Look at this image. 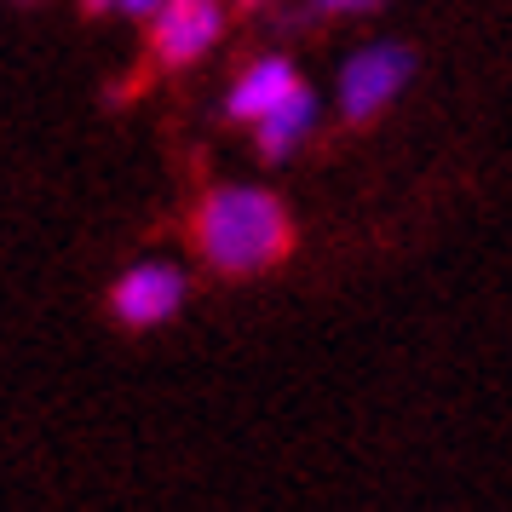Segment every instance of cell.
<instances>
[{"label": "cell", "mask_w": 512, "mask_h": 512, "mask_svg": "<svg viewBox=\"0 0 512 512\" xmlns=\"http://www.w3.org/2000/svg\"><path fill=\"white\" fill-rule=\"evenodd\" d=\"M196 254L219 277H259L294 254V213L282 208L271 190L254 185H219L202 196V208L190 219Z\"/></svg>", "instance_id": "6da1fadb"}, {"label": "cell", "mask_w": 512, "mask_h": 512, "mask_svg": "<svg viewBox=\"0 0 512 512\" xmlns=\"http://www.w3.org/2000/svg\"><path fill=\"white\" fill-rule=\"evenodd\" d=\"M305 81L294 75V64L288 58H259V64H248V70L231 81V93H225V110H231L236 121H248V127H259V121H271L288 104V98L300 93Z\"/></svg>", "instance_id": "5b68a950"}, {"label": "cell", "mask_w": 512, "mask_h": 512, "mask_svg": "<svg viewBox=\"0 0 512 512\" xmlns=\"http://www.w3.org/2000/svg\"><path fill=\"white\" fill-rule=\"evenodd\" d=\"M144 18H150V58H162L167 70L196 64V58L219 41V29H225V12L208 6V0H167V6H144Z\"/></svg>", "instance_id": "277c9868"}, {"label": "cell", "mask_w": 512, "mask_h": 512, "mask_svg": "<svg viewBox=\"0 0 512 512\" xmlns=\"http://www.w3.org/2000/svg\"><path fill=\"white\" fill-rule=\"evenodd\" d=\"M409 75H415V52L397 47V41L351 52L346 70H340V110H346V121H374L386 104H397Z\"/></svg>", "instance_id": "7a4b0ae2"}, {"label": "cell", "mask_w": 512, "mask_h": 512, "mask_svg": "<svg viewBox=\"0 0 512 512\" xmlns=\"http://www.w3.org/2000/svg\"><path fill=\"white\" fill-rule=\"evenodd\" d=\"M311 127H317V98H311V87H300V93L288 98L277 116L254 127L259 156H265V162H288V156H294V150L311 139Z\"/></svg>", "instance_id": "8992f818"}, {"label": "cell", "mask_w": 512, "mask_h": 512, "mask_svg": "<svg viewBox=\"0 0 512 512\" xmlns=\"http://www.w3.org/2000/svg\"><path fill=\"white\" fill-rule=\"evenodd\" d=\"M185 305V271L173 259H139L110 288V317L121 328H162Z\"/></svg>", "instance_id": "3957f363"}]
</instances>
